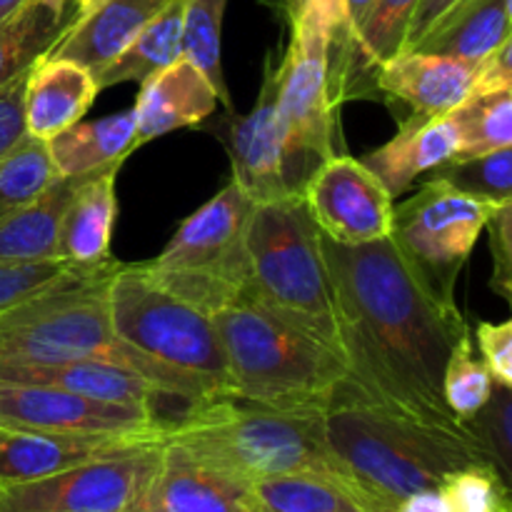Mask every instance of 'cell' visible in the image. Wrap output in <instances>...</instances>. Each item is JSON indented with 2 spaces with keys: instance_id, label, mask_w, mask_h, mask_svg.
Here are the masks:
<instances>
[{
  "instance_id": "6da1fadb",
  "label": "cell",
  "mask_w": 512,
  "mask_h": 512,
  "mask_svg": "<svg viewBox=\"0 0 512 512\" xmlns=\"http://www.w3.org/2000/svg\"><path fill=\"white\" fill-rule=\"evenodd\" d=\"M320 245L348 378L385 408L460 425L443 403L448 355L470 333L455 300L435 295L390 238L340 245L320 235Z\"/></svg>"
},
{
  "instance_id": "7a4b0ae2",
  "label": "cell",
  "mask_w": 512,
  "mask_h": 512,
  "mask_svg": "<svg viewBox=\"0 0 512 512\" xmlns=\"http://www.w3.org/2000/svg\"><path fill=\"white\" fill-rule=\"evenodd\" d=\"M320 433L333 475L368 512H393L410 495L438 490L455 470L490 463L468 425L390 410L350 378L320 410Z\"/></svg>"
},
{
  "instance_id": "3957f363",
  "label": "cell",
  "mask_w": 512,
  "mask_h": 512,
  "mask_svg": "<svg viewBox=\"0 0 512 512\" xmlns=\"http://www.w3.org/2000/svg\"><path fill=\"white\" fill-rule=\"evenodd\" d=\"M118 260L80 283L63 285L0 313V363H105L150 380L183 403L213 395L195 380L145 358L115 335L108 280Z\"/></svg>"
},
{
  "instance_id": "277c9868",
  "label": "cell",
  "mask_w": 512,
  "mask_h": 512,
  "mask_svg": "<svg viewBox=\"0 0 512 512\" xmlns=\"http://www.w3.org/2000/svg\"><path fill=\"white\" fill-rule=\"evenodd\" d=\"M165 443L245 488L280 475H333L320 413L268 408L233 395L190 403L168 423Z\"/></svg>"
},
{
  "instance_id": "5b68a950",
  "label": "cell",
  "mask_w": 512,
  "mask_h": 512,
  "mask_svg": "<svg viewBox=\"0 0 512 512\" xmlns=\"http://www.w3.org/2000/svg\"><path fill=\"white\" fill-rule=\"evenodd\" d=\"M233 378V398L320 413L348 378L343 355L243 295L210 315Z\"/></svg>"
},
{
  "instance_id": "8992f818",
  "label": "cell",
  "mask_w": 512,
  "mask_h": 512,
  "mask_svg": "<svg viewBox=\"0 0 512 512\" xmlns=\"http://www.w3.org/2000/svg\"><path fill=\"white\" fill-rule=\"evenodd\" d=\"M245 250L250 270L245 295L340 353L333 283L320 230L303 195L255 203L245 228Z\"/></svg>"
},
{
  "instance_id": "52a82bcc",
  "label": "cell",
  "mask_w": 512,
  "mask_h": 512,
  "mask_svg": "<svg viewBox=\"0 0 512 512\" xmlns=\"http://www.w3.org/2000/svg\"><path fill=\"white\" fill-rule=\"evenodd\" d=\"M108 313L125 345L200 383L213 398L233 395V378L213 318L160 288L143 263H118L113 270Z\"/></svg>"
},
{
  "instance_id": "ba28073f",
  "label": "cell",
  "mask_w": 512,
  "mask_h": 512,
  "mask_svg": "<svg viewBox=\"0 0 512 512\" xmlns=\"http://www.w3.org/2000/svg\"><path fill=\"white\" fill-rule=\"evenodd\" d=\"M253 203L228 180L183 220L163 253L145 260L150 278L185 303L213 315L248 290L245 228Z\"/></svg>"
},
{
  "instance_id": "9c48e42d",
  "label": "cell",
  "mask_w": 512,
  "mask_h": 512,
  "mask_svg": "<svg viewBox=\"0 0 512 512\" xmlns=\"http://www.w3.org/2000/svg\"><path fill=\"white\" fill-rule=\"evenodd\" d=\"M328 48L330 33L315 25H293L288 50L275 65L280 160L290 195L303 193L310 175L338 155L340 105L330 93Z\"/></svg>"
},
{
  "instance_id": "30bf717a",
  "label": "cell",
  "mask_w": 512,
  "mask_h": 512,
  "mask_svg": "<svg viewBox=\"0 0 512 512\" xmlns=\"http://www.w3.org/2000/svg\"><path fill=\"white\" fill-rule=\"evenodd\" d=\"M498 208L443 180H423L413 198L393 205L390 240L435 295L455 300V280Z\"/></svg>"
},
{
  "instance_id": "8fae6325",
  "label": "cell",
  "mask_w": 512,
  "mask_h": 512,
  "mask_svg": "<svg viewBox=\"0 0 512 512\" xmlns=\"http://www.w3.org/2000/svg\"><path fill=\"white\" fill-rule=\"evenodd\" d=\"M168 423L150 408L105 403L55 385L0 380V428L78 438L165 440Z\"/></svg>"
},
{
  "instance_id": "7c38bea8",
  "label": "cell",
  "mask_w": 512,
  "mask_h": 512,
  "mask_svg": "<svg viewBox=\"0 0 512 512\" xmlns=\"http://www.w3.org/2000/svg\"><path fill=\"white\" fill-rule=\"evenodd\" d=\"M300 195L315 228L333 243L363 245L390 238L395 198L360 158H328Z\"/></svg>"
},
{
  "instance_id": "4fadbf2b",
  "label": "cell",
  "mask_w": 512,
  "mask_h": 512,
  "mask_svg": "<svg viewBox=\"0 0 512 512\" xmlns=\"http://www.w3.org/2000/svg\"><path fill=\"white\" fill-rule=\"evenodd\" d=\"M210 133L225 145L233 168V183L243 190L250 203L288 198L283 178L278 135V78L273 53L265 55L263 83L250 113L238 115L228 110L223 118L208 125Z\"/></svg>"
},
{
  "instance_id": "5bb4252c",
  "label": "cell",
  "mask_w": 512,
  "mask_h": 512,
  "mask_svg": "<svg viewBox=\"0 0 512 512\" xmlns=\"http://www.w3.org/2000/svg\"><path fill=\"white\" fill-rule=\"evenodd\" d=\"M478 63L400 50L375 75V93L405 103L418 115H445L475 98Z\"/></svg>"
},
{
  "instance_id": "9a60e30c",
  "label": "cell",
  "mask_w": 512,
  "mask_h": 512,
  "mask_svg": "<svg viewBox=\"0 0 512 512\" xmlns=\"http://www.w3.org/2000/svg\"><path fill=\"white\" fill-rule=\"evenodd\" d=\"M220 98L208 75L180 55L140 83L135 113V143L145 145L180 128H198L215 115Z\"/></svg>"
},
{
  "instance_id": "2e32d148",
  "label": "cell",
  "mask_w": 512,
  "mask_h": 512,
  "mask_svg": "<svg viewBox=\"0 0 512 512\" xmlns=\"http://www.w3.org/2000/svg\"><path fill=\"white\" fill-rule=\"evenodd\" d=\"M460 148L458 113L418 115L400 120V128L388 143L365 153L363 163L380 178L393 198L408 193L425 173L455 158Z\"/></svg>"
},
{
  "instance_id": "e0dca14e",
  "label": "cell",
  "mask_w": 512,
  "mask_h": 512,
  "mask_svg": "<svg viewBox=\"0 0 512 512\" xmlns=\"http://www.w3.org/2000/svg\"><path fill=\"white\" fill-rule=\"evenodd\" d=\"M100 88L95 75L75 60L53 58L45 53L25 75L23 123L25 135L50 140L88 115Z\"/></svg>"
},
{
  "instance_id": "ac0fdd59",
  "label": "cell",
  "mask_w": 512,
  "mask_h": 512,
  "mask_svg": "<svg viewBox=\"0 0 512 512\" xmlns=\"http://www.w3.org/2000/svg\"><path fill=\"white\" fill-rule=\"evenodd\" d=\"M165 3L168 0H78L75 18L48 55L75 60L95 75Z\"/></svg>"
},
{
  "instance_id": "d6986e66",
  "label": "cell",
  "mask_w": 512,
  "mask_h": 512,
  "mask_svg": "<svg viewBox=\"0 0 512 512\" xmlns=\"http://www.w3.org/2000/svg\"><path fill=\"white\" fill-rule=\"evenodd\" d=\"M0 380L3 383L55 385V388L73 390V393L105 400V403L150 408L160 415H163L165 403L178 400L130 370L118 368V365L85 363V360L83 363H0Z\"/></svg>"
},
{
  "instance_id": "ffe728a7",
  "label": "cell",
  "mask_w": 512,
  "mask_h": 512,
  "mask_svg": "<svg viewBox=\"0 0 512 512\" xmlns=\"http://www.w3.org/2000/svg\"><path fill=\"white\" fill-rule=\"evenodd\" d=\"M143 505L163 512H260L253 493L163 440V463Z\"/></svg>"
},
{
  "instance_id": "44dd1931",
  "label": "cell",
  "mask_w": 512,
  "mask_h": 512,
  "mask_svg": "<svg viewBox=\"0 0 512 512\" xmlns=\"http://www.w3.org/2000/svg\"><path fill=\"white\" fill-rule=\"evenodd\" d=\"M120 163L108 165L90 175L65 208L58 230V260L75 268L95 270L113 263L110 240L118 218V180Z\"/></svg>"
},
{
  "instance_id": "7402d4cb",
  "label": "cell",
  "mask_w": 512,
  "mask_h": 512,
  "mask_svg": "<svg viewBox=\"0 0 512 512\" xmlns=\"http://www.w3.org/2000/svg\"><path fill=\"white\" fill-rule=\"evenodd\" d=\"M130 443H143V440L78 438V435H55L40 430L0 428V488L48 478Z\"/></svg>"
},
{
  "instance_id": "603a6c76",
  "label": "cell",
  "mask_w": 512,
  "mask_h": 512,
  "mask_svg": "<svg viewBox=\"0 0 512 512\" xmlns=\"http://www.w3.org/2000/svg\"><path fill=\"white\" fill-rule=\"evenodd\" d=\"M510 38V0H458L408 50L483 63Z\"/></svg>"
},
{
  "instance_id": "cb8c5ba5",
  "label": "cell",
  "mask_w": 512,
  "mask_h": 512,
  "mask_svg": "<svg viewBox=\"0 0 512 512\" xmlns=\"http://www.w3.org/2000/svg\"><path fill=\"white\" fill-rule=\"evenodd\" d=\"M90 175L93 173L75 175V178L55 175L33 200L0 218V263L58 260L60 220L75 190Z\"/></svg>"
},
{
  "instance_id": "d4e9b609",
  "label": "cell",
  "mask_w": 512,
  "mask_h": 512,
  "mask_svg": "<svg viewBox=\"0 0 512 512\" xmlns=\"http://www.w3.org/2000/svg\"><path fill=\"white\" fill-rule=\"evenodd\" d=\"M45 148H48L55 175L60 178L88 175L115 163L123 165L133 155V150H138L133 108L90 120V123L80 120L63 133L45 140Z\"/></svg>"
},
{
  "instance_id": "484cf974",
  "label": "cell",
  "mask_w": 512,
  "mask_h": 512,
  "mask_svg": "<svg viewBox=\"0 0 512 512\" xmlns=\"http://www.w3.org/2000/svg\"><path fill=\"white\" fill-rule=\"evenodd\" d=\"M185 0H168L133 40L95 73L98 88L118 83H143L183 55Z\"/></svg>"
},
{
  "instance_id": "4316f807",
  "label": "cell",
  "mask_w": 512,
  "mask_h": 512,
  "mask_svg": "<svg viewBox=\"0 0 512 512\" xmlns=\"http://www.w3.org/2000/svg\"><path fill=\"white\" fill-rule=\"evenodd\" d=\"M73 18L75 3L25 0L8 18L0 20V88L43 58Z\"/></svg>"
},
{
  "instance_id": "83f0119b",
  "label": "cell",
  "mask_w": 512,
  "mask_h": 512,
  "mask_svg": "<svg viewBox=\"0 0 512 512\" xmlns=\"http://www.w3.org/2000/svg\"><path fill=\"white\" fill-rule=\"evenodd\" d=\"M250 493L260 512H368L343 480L323 473L260 480Z\"/></svg>"
},
{
  "instance_id": "f1b7e54d",
  "label": "cell",
  "mask_w": 512,
  "mask_h": 512,
  "mask_svg": "<svg viewBox=\"0 0 512 512\" xmlns=\"http://www.w3.org/2000/svg\"><path fill=\"white\" fill-rule=\"evenodd\" d=\"M225 5L228 0H185L183 55H188L208 75L225 110H233V98L223 75V48H220Z\"/></svg>"
},
{
  "instance_id": "f546056e",
  "label": "cell",
  "mask_w": 512,
  "mask_h": 512,
  "mask_svg": "<svg viewBox=\"0 0 512 512\" xmlns=\"http://www.w3.org/2000/svg\"><path fill=\"white\" fill-rule=\"evenodd\" d=\"M420 180H443L493 205L512 203V148L493 150L475 158H450Z\"/></svg>"
},
{
  "instance_id": "4dcf8cb0",
  "label": "cell",
  "mask_w": 512,
  "mask_h": 512,
  "mask_svg": "<svg viewBox=\"0 0 512 512\" xmlns=\"http://www.w3.org/2000/svg\"><path fill=\"white\" fill-rule=\"evenodd\" d=\"M455 113L460 123V148L455 158L512 148V90L470 98Z\"/></svg>"
},
{
  "instance_id": "1f68e13d",
  "label": "cell",
  "mask_w": 512,
  "mask_h": 512,
  "mask_svg": "<svg viewBox=\"0 0 512 512\" xmlns=\"http://www.w3.org/2000/svg\"><path fill=\"white\" fill-rule=\"evenodd\" d=\"M493 375L485 368L483 360L475 358L473 338L463 335L455 343L453 353L448 355V363L443 370V403L455 423L465 425L483 410L493 395Z\"/></svg>"
},
{
  "instance_id": "d6a6232c",
  "label": "cell",
  "mask_w": 512,
  "mask_h": 512,
  "mask_svg": "<svg viewBox=\"0 0 512 512\" xmlns=\"http://www.w3.org/2000/svg\"><path fill=\"white\" fill-rule=\"evenodd\" d=\"M55 178L45 143L23 135L15 148L0 158V218L33 200Z\"/></svg>"
},
{
  "instance_id": "836d02e7",
  "label": "cell",
  "mask_w": 512,
  "mask_h": 512,
  "mask_svg": "<svg viewBox=\"0 0 512 512\" xmlns=\"http://www.w3.org/2000/svg\"><path fill=\"white\" fill-rule=\"evenodd\" d=\"M110 265V263H108ZM85 270L63 260H38V263H0V313L25 303L30 298L48 293V290L63 288V285L80 283L85 278H93L95 273L105 270Z\"/></svg>"
},
{
  "instance_id": "e575fe53",
  "label": "cell",
  "mask_w": 512,
  "mask_h": 512,
  "mask_svg": "<svg viewBox=\"0 0 512 512\" xmlns=\"http://www.w3.org/2000/svg\"><path fill=\"white\" fill-rule=\"evenodd\" d=\"M448 512H512L510 485L493 463L455 470L438 488Z\"/></svg>"
},
{
  "instance_id": "d590c367",
  "label": "cell",
  "mask_w": 512,
  "mask_h": 512,
  "mask_svg": "<svg viewBox=\"0 0 512 512\" xmlns=\"http://www.w3.org/2000/svg\"><path fill=\"white\" fill-rule=\"evenodd\" d=\"M512 388L505 385H493V395L488 403L483 405L473 420H468V428L483 445L485 455L490 463L498 468L505 483H512Z\"/></svg>"
},
{
  "instance_id": "8d00e7d4",
  "label": "cell",
  "mask_w": 512,
  "mask_h": 512,
  "mask_svg": "<svg viewBox=\"0 0 512 512\" xmlns=\"http://www.w3.org/2000/svg\"><path fill=\"white\" fill-rule=\"evenodd\" d=\"M280 18L293 25H315L330 33L328 60H338L348 45V20H345V0H265Z\"/></svg>"
},
{
  "instance_id": "74e56055",
  "label": "cell",
  "mask_w": 512,
  "mask_h": 512,
  "mask_svg": "<svg viewBox=\"0 0 512 512\" xmlns=\"http://www.w3.org/2000/svg\"><path fill=\"white\" fill-rule=\"evenodd\" d=\"M490 250H493V278L490 288L510 303L512 295V203L500 205L488 223Z\"/></svg>"
},
{
  "instance_id": "f35d334b",
  "label": "cell",
  "mask_w": 512,
  "mask_h": 512,
  "mask_svg": "<svg viewBox=\"0 0 512 512\" xmlns=\"http://www.w3.org/2000/svg\"><path fill=\"white\" fill-rule=\"evenodd\" d=\"M480 355L493 380L512 388V320L505 323H480L475 330Z\"/></svg>"
},
{
  "instance_id": "ab89813d",
  "label": "cell",
  "mask_w": 512,
  "mask_h": 512,
  "mask_svg": "<svg viewBox=\"0 0 512 512\" xmlns=\"http://www.w3.org/2000/svg\"><path fill=\"white\" fill-rule=\"evenodd\" d=\"M25 75H28V70L0 88V158H3L10 148H15L25 135V123H23Z\"/></svg>"
},
{
  "instance_id": "60d3db41",
  "label": "cell",
  "mask_w": 512,
  "mask_h": 512,
  "mask_svg": "<svg viewBox=\"0 0 512 512\" xmlns=\"http://www.w3.org/2000/svg\"><path fill=\"white\" fill-rule=\"evenodd\" d=\"M455 3H458V0H420L418 8H415V13H413V18H410L403 50L413 48V45L418 43V40L423 38L430 28H433L435 20H438L445 10L453 8Z\"/></svg>"
},
{
  "instance_id": "b9f144b4",
  "label": "cell",
  "mask_w": 512,
  "mask_h": 512,
  "mask_svg": "<svg viewBox=\"0 0 512 512\" xmlns=\"http://www.w3.org/2000/svg\"><path fill=\"white\" fill-rule=\"evenodd\" d=\"M393 512H448V508L438 490H423V493L405 498Z\"/></svg>"
},
{
  "instance_id": "7bdbcfd3",
  "label": "cell",
  "mask_w": 512,
  "mask_h": 512,
  "mask_svg": "<svg viewBox=\"0 0 512 512\" xmlns=\"http://www.w3.org/2000/svg\"><path fill=\"white\" fill-rule=\"evenodd\" d=\"M373 3H375V0H345V20H348V35H350L348 43L353 40V35L358 33V28L363 25L365 15L370 13ZM345 48H348V45H345ZM340 58H343V55H340ZM333 63H335V60H333Z\"/></svg>"
},
{
  "instance_id": "ee69618b",
  "label": "cell",
  "mask_w": 512,
  "mask_h": 512,
  "mask_svg": "<svg viewBox=\"0 0 512 512\" xmlns=\"http://www.w3.org/2000/svg\"><path fill=\"white\" fill-rule=\"evenodd\" d=\"M23 3L25 0H0V20L8 18V15L13 13V10H18Z\"/></svg>"
},
{
  "instance_id": "f6af8a7d",
  "label": "cell",
  "mask_w": 512,
  "mask_h": 512,
  "mask_svg": "<svg viewBox=\"0 0 512 512\" xmlns=\"http://www.w3.org/2000/svg\"><path fill=\"white\" fill-rule=\"evenodd\" d=\"M130 512H163V510H158V508H153V505H143L140 503L138 508H133Z\"/></svg>"
},
{
  "instance_id": "bcb514c9",
  "label": "cell",
  "mask_w": 512,
  "mask_h": 512,
  "mask_svg": "<svg viewBox=\"0 0 512 512\" xmlns=\"http://www.w3.org/2000/svg\"><path fill=\"white\" fill-rule=\"evenodd\" d=\"M53 3H78V0H53Z\"/></svg>"
},
{
  "instance_id": "7dc6e473",
  "label": "cell",
  "mask_w": 512,
  "mask_h": 512,
  "mask_svg": "<svg viewBox=\"0 0 512 512\" xmlns=\"http://www.w3.org/2000/svg\"><path fill=\"white\" fill-rule=\"evenodd\" d=\"M373 512H390V510H373Z\"/></svg>"
}]
</instances>
